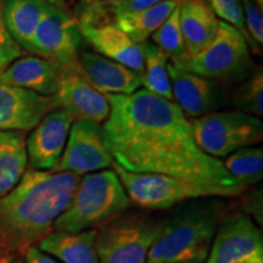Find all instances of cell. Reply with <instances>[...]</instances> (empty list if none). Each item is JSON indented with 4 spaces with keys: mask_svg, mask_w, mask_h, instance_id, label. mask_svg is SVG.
<instances>
[{
    "mask_svg": "<svg viewBox=\"0 0 263 263\" xmlns=\"http://www.w3.org/2000/svg\"><path fill=\"white\" fill-rule=\"evenodd\" d=\"M110 115L103 124L114 162L133 173L174 177L209 190L235 196L245 188L221 160L207 155L194 138L192 123L174 101L144 88L130 95H106Z\"/></svg>",
    "mask_w": 263,
    "mask_h": 263,
    "instance_id": "obj_1",
    "label": "cell"
},
{
    "mask_svg": "<svg viewBox=\"0 0 263 263\" xmlns=\"http://www.w3.org/2000/svg\"><path fill=\"white\" fill-rule=\"evenodd\" d=\"M80 183L70 172L29 168L17 185L0 197V246L26 251L54 228Z\"/></svg>",
    "mask_w": 263,
    "mask_h": 263,
    "instance_id": "obj_2",
    "label": "cell"
},
{
    "mask_svg": "<svg viewBox=\"0 0 263 263\" xmlns=\"http://www.w3.org/2000/svg\"><path fill=\"white\" fill-rule=\"evenodd\" d=\"M189 202L161 221L146 263H205L218 228L219 210L209 201Z\"/></svg>",
    "mask_w": 263,
    "mask_h": 263,
    "instance_id": "obj_3",
    "label": "cell"
},
{
    "mask_svg": "<svg viewBox=\"0 0 263 263\" xmlns=\"http://www.w3.org/2000/svg\"><path fill=\"white\" fill-rule=\"evenodd\" d=\"M130 200L114 170L85 174L52 230L82 232L101 227L123 215Z\"/></svg>",
    "mask_w": 263,
    "mask_h": 263,
    "instance_id": "obj_4",
    "label": "cell"
},
{
    "mask_svg": "<svg viewBox=\"0 0 263 263\" xmlns=\"http://www.w3.org/2000/svg\"><path fill=\"white\" fill-rule=\"evenodd\" d=\"M183 68L217 83H240L256 68L241 33L219 20L216 38L209 47L188 59Z\"/></svg>",
    "mask_w": 263,
    "mask_h": 263,
    "instance_id": "obj_5",
    "label": "cell"
},
{
    "mask_svg": "<svg viewBox=\"0 0 263 263\" xmlns=\"http://www.w3.org/2000/svg\"><path fill=\"white\" fill-rule=\"evenodd\" d=\"M190 123L200 149L218 160L263 139L262 121L240 111H216Z\"/></svg>",
    "mask_w": 263,
    "mask_h": 263,
    "instance_id": "obj_6",
    "label": "cell"
},
{
    "mask_svg": "<svg viewBox=\"0 0 263 263\" xmlns=\"http://www.w3.org/2000/svg\"><path fill=\"white\" fill-rule=\"evenodd\" d=\"M161 222L140 215L118 216L97 232L100 263H146Z\"/></svg>",
    "mask_w": 263,
    "mask_h": 263,
    "instance_id": "obj_7",
    "label": "cell"
},
{
    "mask_svg": "<svg viewBox=\"0 0 263 263\" xmlns=\"http://www.w3.org/2000/svg\"><path fill=\"white\" fill-rule=\"evenodd\" d=\"M112 170L122 183L130 203L149 210L170 209L184 201L212 197L209 190L185 180L154 173H133L112 162Z\"/></svg>",
    "mask_w": 263,
    "mask_h": 263,
    "instance_id": "obj_8",
    "label": "cell"
},
{
    "mask_svg": "<svg viewBox=\"0 0 263 263\" xmlns=\"http://www.w3.org/2000/svg\"><path fill=\"white\" fill-rule=\"evenodd\" d=\"M82 35L77 22L65 10L47 4L29 51L62 67L78 66Z\"/></svg>",
    "mask_w": 263,
    "mask_h": 263,
    "instance_id": "obj_9",
    "label": "cell"
},
{
    "mask_svg": "<svg viewBox=\"0 0 263 263\" xmlns=\"http://www.w3.org/2000/svg\"><path fill=\"white\" fill-rule=\"evenodd\" d=\"M112 162L105 144L103 126L88 120H76L54 171L82 176L107 170Z\"/></svg>",
    "mask_w": 263,
    "mask_h": 263,
    "instance_id": "obj_10",
    "label": "cell"
},
{
    "mask_svg": "<svg viewBox=\"0 0 263 263\" xmlns=\"http://www.w3.org/2000/svg\"><path fill=\"white\" fill-rule=\"evenodd\" d=\"M167 71L173 101L186 117L193 120L216 112L229 101L228 91L221 83L207 80L168 61Z\"/></svg>",
    "mask_w": 263,
    "mask_h": 263,
    "instance_id": "obj_11",
    "label": "cell"
},
{
    "mask_svg": "<svg viewBox=\"0 0 263 263\" xmlns=\"http://www.w3.org/2000/svg\"><path fill=\"white\" fill-rule=\"evenodd\" d=\"M76 121L66 108L48 112L26 139L28 162L37 171H54L64 153L71 126Z\"/></svg>",
    "mask_w": 263,
    "mask_h": 263,
    "instance_id": "obj_12",
    "label": "cell"
},
{
    "mask_svg": "<svg viewBox=\"0 0 263 263\" xmlns=\"http://www.w3.org/2000/svg\"><path fill=\"white\" fill-rule=\"evenodd\" d=\"M263 254L262 230L248 215H234L217 228L206 263H235Z\"/></svg>",
    "mask_w": 263,
    "mask_h": 263,
    "instance_id": "obj_13",
    "label": "cell"
},
{
    "mask_svg": "<svg viewBox=\"0 0 263 263\" xmlns=\"http://www.w3.org/2000/svg\"><path fill=\"white\" fill-rule=\"evenodd\" d=\"M52 97L58 107L70 111L76 120H88L100 124L110 115V103L106 95L98 91L87 81L80 65L66 68L59 90Z\"/></svg>",
    "mask_w": 263,
    "mask_h": 263,
    "instance_id": "obj_14",
    "label": "cell"
},
{
    "mask_svg": "<svg viewBox=\"0 0 263 263\" xmlns=\"http://www.w3.org/2000/svg\"><path fill=\"white\" fill-rule=\"evenodd\" d=\"M55 108L54 97L0 83V130H32Z\"/></svg>",
    "mask_w": 263,
    "mask_h": 263,
    "instance_id": "obj_15",
    "label": "cell"
},
{
    "mask_svg": "<svg viewBox=\"0 0 263 263\" xmlns=\"http://www.w3.org/2000/svg\"><path fill=\"white\" fill-rule=\"evenodd\" d=\"M78 65L87 81L104 95H130L141 87L140 74L95 52H80Z\"/></svg>",
    "mask_w": 263,
    "mask_h": 263,
    "instance_id": "obj_16",
    "label": "cell"
},
{
    "mask_svg": "<svg viewBox=\"0 0 263 263\" xmlns=\"http://www.w3.org/2000/svg\"><path fill=\"white\" fill-rule=\"evenodd\" d=\"M66 68L41 57H22L0 71V83L52 97Z\"/></svg>",
    "mask_w": 263,
    "mask_h": 263,
    "instance_id": "obj_17",
    "label": "cell"
},
{
    "mask_svg": "<svg viewBox=\"0 0 263 263\" xmlns=\"http://www.w3.org/2000/svg\"><path fill=\"white\" fill-rule=\"evenodd\" d=\"M78 29L82 37L99 54L126 66L141 77L144 72L143 47L132 41L116 25L106 24L94 27H78Z\"/></svg>",
    "mask_w": 263,
    "mask_h": 263,
    "instance_id": "obj_18",
    "label": "cell"
},
{
    "mask_svg": "<svg viewBox=\"0 0 263 263\" xmlns=\"http://www.w3.org/2000/svg\"><path fill=\"white\" fill-rule=\"evenodd\" d=\"M179 24L188 57H195L213 42L219 18L205 0H184L179 9Z\"/></svg>",
    "mask_w": 263,
    "mask_h": 263,
    "instance_id": "obj_19",
    "label": "cell"
},
{
    "mask_svg": "<svg viewBox=\"0 0 263 263\" xmlns=\"http://www.w3.org/2000/svg\"><path fill=\"white\" fill-rule=\"evenodd\" d=\"M38 249L62 263H100L97 254V230H51L39 240Z\"/></svg>",
    "mask_w": 263,
    "mask_h": 263,
    "instance_id": "obj_20",
    "label": "cell"
},
{
    "mask_svg": "<svg viewBox=\"0 0 263 263\" xmlns=\"http://www.w3.org/2000/svg\"><path fill=\"white\" fill-rule=\"evenodd\" d=\"M48 3L44 0H3L4 24L14 41L29 51L37 26Z\"/></svg>",
    "mask_w": 263,
    "mask_h": 263,
    "instance_id": "obj_21",
    "label": "cell"
},
{
    "mask_svg": "<svg viewBox=\"0 0 263 263\" xmlns=\"http://www.w3.org/2000/svg\"><path fill=\"white\" fill-rule=\"evenodd\" d=\"M28 163L24 132L0 130V197L17 185Z\"/></svg>",
    "mask_w": 263,
    "mask_h": 263,
    "instance_id": "obj_22",
    "label": "cell"
},
{
    "mask_svg": "<svg viewBox=\"0 0 263 263\" xmlns=\"http://www.w3.org/2000/svg\"><path fill=\"white\" fill-rule=\"evenodd\" d=\"M184 0H168L136 12L115 16L114 24L137 44L146 42Z\"/></svg>",
    "mask_w": 263,
    "mask_h": 263,
    "instance_id": "obj_23",
    "label": "cell"
},
{
    "mask_svg": "<svg viewBox=\"0 0 263 263\" xmlns=\"http://www.w3.org/2000/svg\"><path fill=\"white\" fill-rule=\"evenodd\" d=\"M141 47L144 51V72L141 74V85H144V89L150 93L173 101L167 71L168 58L156 44L149 41L141 43Z\"/></svg>",
    "mask_w": 263,
    "mask_h": 263,
    "instance_id": "obj_24",
    "label": "cell"
},
{
    "mask_svg": "<svg viewBox=\"0 0 263 263\" xmlns=\"http://www.w3.org/2000/svg\"><path fill=\"white\" fill-rule=\"evenodd\" d=\"M223 166L236 182L244 188L261 182L263 177V149L262 146L242 147L230 154L222 161Z\"/></svg>",
    "mask_w": 263,
    "mask_h": 263,
    "instance_id": "obj_25",
    "label": "cell"
},
{
    "mask_svg": "<svg viewBox=\"0 0 263 263\" xmlns=\"http://www.w3.org/2000/svg\"><path fill=\"white\" fill-rule=\"evenodd\" d=\"M182 5V4H180ZM180 5L168 16L162 26L154 33L153 43L156 44L173 65L183 67L188 61V52L184 45L182 31L179 24V9Z\"/></svg>",
    "mask_w": 263,
    "mask_h": 263,
    "instance_id": "obj_26",
    "label": "cell"
},
{
    "mask_svg": "<svg viewBox=\"0 0 263 263\" xmlns=\"http://www.w3.org/2000/svg\"><path fill=\"white\" fill-rule=\"evenodd\" d=\"M232 103L240 112L250 116L263 115V70L261 66L256 68L232 95Z\"/></svg>",
    "mask_w": 263,
    "mask_h": 263,
    "instance_id": "obj_27",
    "label": "cell"
},
{
    "mask_svg": "<svg viewBox=\"0 0 263 263\" xmlns=\"http://www.w3.org/2000/svg\"><path fill=\"white\" fill-rule=\"evenodd\" d=\"M206 4L211 8L217 17L221 21L226 22L234 27L236 31L241 33V35L246 39L250 49L254 52H258L259 48L256 47L254 42L250 38L248 31L245 28L244 22V11H242L241 0H205Z\"/></svg>",
    "mask_w": 263,
    "mask_h": 263,
    "instance_id": "obj_28",
    "label": "cell"
},
{
    "mask_svg": "<svg viewBox=\"0 0 263 263\" xmlns=\"http://www.w3.org/2000/svg\"><path fill=\"white\" fill-rule=\"evenodd\" d=\"M245 28L257 48L263 45V14L254 0H241Z\"/></svg>",
    "mask_w": 263,
    "mask_h": 263,
    "instance_id": "obj_29",
    "label": "cell"
},
{
    "mask_svg": "<svg viewBox=\"0 0 263 263\" xmlns=\"http://www.w3.org/2000/svg\"><path fill=\"white\" fill-rule=\"evenodd\" d=\"M24 49L10 35L3 20L2 4H0V71L8 67L15 60L22 58Z\"/></svg>",
    "mask_w": 263,
    "mask_h": 263,
    "instance_id": "obj_30",
    "label": "cell"
},
{
    "mask_svg": "<svg viewBox=\"0 0 263 263\" xmlns=\"http://www.w3.org/2000/svg\"><path fill=\"white\" fill-rule=\"evenodd\" d=\"M168 2V0H121L117 3H106L107 11L115 16L117 14H124V12H136L140 10L151 8V6L160 4V3Z\"/></svg>",
    "mask_w": 263,
    "mask_h": 263,
    "instance_id": "obj_31",
    "label": "cell"
},
{
    "mask_svg": "<svg viewBox=\"0 0 263 263\" xmlns=\"http://www.w3.org/2000/svg\"><path fill=\"white\" fill-rule=\"evenodd\" d=\"M25 263H60L57 259L41 251L38 246L31 245L25 251Z\"/></svg>",
    "mask_w": 263,
    "mask_h": 263,
    "instance_id": "obj_32",
    "label": "cell"
},
{
    "mask_svg": "<svg viewBox=\"0 0 263 263\" xmlns=\"http://www.w3.org/2000/svg\"><path fill=\"white\" fill-rule=\"evenodd\" d=\"M235 263H263V254L252 255V256H250V257L240 259V261L235 262Z\"/></svg>",
    "mask_w": 263,
    "mask_h": 263,
    "instance_id": "obj_33",
    "label": "cell"
},
{
    "mask_svg": "<svg viewBox=\"0 0 263 263\" xmlns=\"http://www.w3.org/2000/svg\"><path fill=\"white\" fill-rule=\"evenodd\" d=\"M44 2L52 6H57V8L65 10V0H44Z\"/></svg>",
    "mask_w": 263,
    "mask_h": 263,
    "instance_id": "obj_34",
    "label": "cell"
},
{
    "mask_svg": "<svg viewBox=\"0 0 263 263\" xmlns=\"http://www.w3.org/2000/svg\"><path fill=\"white\" fill-rule=\"evenodd\" d=\"M88 3H94V4H106V3H117L121 0H87Z\"/></svg>",
    "mask_w": 263,
    "mask_h": 263,
    "instance_id": "obj_35",
    "label": "cell"
},
{
    "mask_svg": "<svg viewBox=\"0 0 263 263\" xmlns=\"http://www.w3.org/2000/svg\"><path fill=\"white\" fill-rule=\"evenodd\" d=\"M254 2L258 5V8L263 9V0H254Z\"/></svg>",
    "mask_w": 263,
    "mask_h": 263,
    "instance_id": "obj_36",
    "label": "cell"
},
{
    "mask_svg": "<svg viewBox=\"0 0 263 263\" xmlns=\"http://www.w3.org/2000/svg\"><path fill=\"white\" fill-rule=\"evenodd\" d=\"M8 263H22V262L18 261V259H11V261L8 262Z\"/></svg>",
    "mask_w": 263,
    "mask_h": 263,
    "instance_id": "obj_37",
    "label": "cell"
},
{
    "mask_svg": "<svg viewBox=\"0 0 263 263\" xmlns=\"http://www.w3.org/2000/svg\"><path fill=\"white\" fill-rule=\"evenodd\" d=\"M164 263H195V262H164Z\"/></svg>",
    "mask_w": 263,
    "mask_h": 263,
    "instance_id": "obj_38",
    "label": "cell"
},
{
    "mask_svg": "<svg viewBox=\"0 0 263 263\" xmlns=\"http://www.w3.org/2000/svg\"><path fill=\"white\" fill-rule=\"evenodd\" d=\"M0 263H5V262H4V258H3L2 256H0Z\"/></svg>",
    "mask_w": 263,
    "mask_h": 263,
    "instance_id": "obj_39",
    "label": "cell"
},
{
    "mask_svg": "<svg viewBox=\"0 0 263 263\" xmlns=\"http://www.w3.org/2000/svg\"><path fill=\"white\" fill-rule=\"evenodd\" d=\"M2 2H3V0H0V4H2Z\"/></svg>",
    "mask_w": 263,
    "mask_h": 263,
    "instance_id": "obj_40",
    "label": "cell"
}]
</instances>
